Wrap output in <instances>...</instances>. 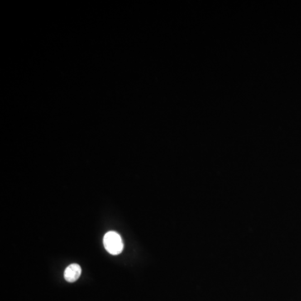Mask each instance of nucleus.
Masks as SVG:
<instances>
[{"mask_svg": "<svg viewBox=\"0 0 301 301\" xmlns=\"http://www.w3.org/2000/svg\"><path fill=\"white\" fill-rule=\"evenodd\" d=\"M82 274V268L79 264H72L64 270V279L69 283L77 281Z\"/></svg>", "mask_w": 301, "mask_h": 301, "instance_id": "f03ea898", "label": "nucleus"}, {"mask_svg": "<svg viewBox=\"0 0 301 301\" xmlns=\"http://www.w3.org/2000/svg\"><path fill=\"white\" fill-rule=\"evenodd\" d=\"M104 246L108 253L113 255L121 254L124 245L119 234L114 231L106 233L103 239Z\"/></svg>", "mask_w": 301, "mask_h": 301, "instance_id": "f257e3e1", "label": "nucleus"}]
</instances>
